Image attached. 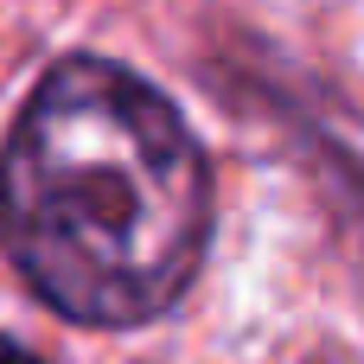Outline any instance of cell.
Masks as SVG:
<instances>
[{
	"mask_svg": "<svg viewBox=\"0 0 364 364\" xmlns=\"http://www.w3.org/2000/svg\"><path fill=\"white\" fill-rule=\"evenodd\" d=\"M0 230L38 301L83 326L160 320L211 243V173L160 90L64 58L0 154Z\"/></svg>",
	"mask_w": 364,
	"mask_h": 364,
	"instance_id": "6da1fadb",
	"label": "cell"
},
{
	"mask_svg": "<svg viewBox=\"0 0 364 364\" xmlns=\"http://www.w3.org/2000/svg\"><path fill=\"white\" fill-rule=\"evenodd\" d=\"M0 364H38L26 346H13V339H0Z\"/></svg>",
	"mask_w": 364,
	"mask_h": 364,
	"instance_id": "7a4b0ae2",
	"label": "cell"
}]
</instances>
